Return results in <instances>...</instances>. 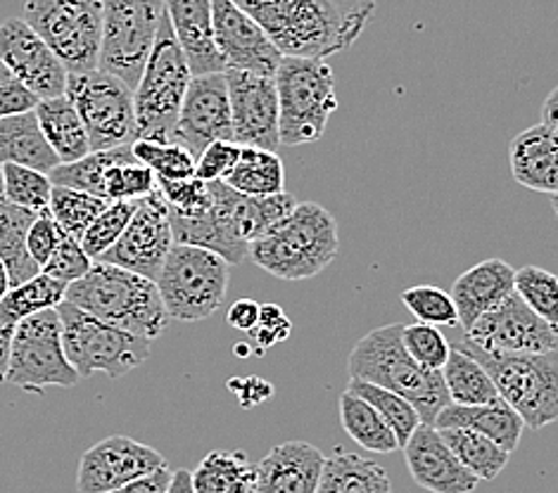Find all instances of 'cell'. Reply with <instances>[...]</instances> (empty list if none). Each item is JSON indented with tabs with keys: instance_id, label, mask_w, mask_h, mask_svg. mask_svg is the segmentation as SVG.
<instances>
[{
	"instance_id": "6da1fadb",
	"label": "cell",
	"mask_w": 558,
	"mask_h": 493,
	"mask_svg": "<svg viewBox=\"0 0 558 493\" xmlns=\"http://www.w3.org/2000/svg\"><path fill=\"white\" fill-rule=\"evenodd\" d=\"M283 58L326 60L350 50L376 12L378 0H233Z\"/></svg>"
},
{
	"instance_id": "7a4b0ae2",
	"label": "cell",
	"mask_w": 558,
	"mask_h": 493,
	"mask_svg": "<svg viewBox=\"0 0 558 493\" xmlns=\"http://www.w3.org/2000/svg\"><path fill=\"white\" fill-rule=\"evenodd\" d=\"M211 205L201 217H171L174 245H193L215 251L229 266L250 259V245L286 219L298 207L290 193L271 197H247L229 188L223 181L209 183Z\"/></svg>"
},
{
	"instance_id": "3957f363",
	"label": "cell",
	"mask_w": 558,
	"mask_h": 493,
	"mask_svg": "<svg viewBox=\"0 0 558 493\" xmlns=\"http://www.w3.org/2000/svg\"><path fill=\"white\" fill-rule=\"evenodd\" d=\"M402 323L371 330L354 344L348 358L350 378L383 386L416 408L423 424H435L449 406L442 370H428L409 356L402 342Z\"/></svg>"
},
{
	"instance_id": "277c9868",
	"label": "cell",
	"mask_w": 558,
	"mask_h": 493,
	"mask_svg": "<svg viewBox=\"0 0 558 493\" xmlns=\"http://www.w3.org/2000/svg\"><path fill=\"white\" fill-rule=\"evenodd\" d=\"M340 249L338 223L316 202H298L286 219L250 245V259L264 273L300 283L326 271Z\"/></svg>"
},
{
	"instance_id": "5b68a950",
	"label": "cell",
	"mask_w": 558,
	"mask_h": 493,
	"mask_svg": "<svg viewBox=\"0 0 558 493\" xmlns=\"http://www.w3.org/2000/svg\"><path fill=\"white\" fill-rule=\"evenodd\" d=\"M64 301L148 342H155L169 325V316L153 280L110 263H93L82 280L68 287Z\"/></svg>"
},
{
	"instance_id": "8992f818",
	"label": "cell",
	"mask_w": 558,
	"mask_h": 493,
	"mask_svg": "<svg viewBox=\"0 0 558 493\" xmlns=\"http://www.w3.org/2000/svg\"><path fill=\"white\" fill-rule=\"evenodd\" d=\"M274 82L281 145L300 148L322 140L330 116L338 110L333 66L318 58H283Z\"/></svg>"
},
{
	"instance_id": "52a82bcc",
	"label": "cell",
	"mask_w": 558,
	"mask_h": 493,
	"mask_svg": "<svg viewBox=\"0 0 558 493\" xmlns=\"http://www.w3.org/2000/svg\"><path fill=\"white\" fill-rule=\"evenodd\" d=\"M457 349L481 363L499 398L521 416L527 430H542L558 420V352L547 354H489L466 337Z\"/></svg>"
},
{
	"instance_id": "ba28073f",
	"label": "cell",
	"mask_w": 558,
	"mask_h": 493,
	"mask_svg": "<svg viewBox=\"0 0 558 493\" xmlns=\"http://www.w3.org/2000/svg\"><path fill=\"white\" fill-rule=\"evenodd\" d=\"M191 78L189 62H185L169 17L165 15L159 22L155 48L145 62L138 86L134 88L138 138L171 143V133L177 128Z\"/></svg>"
},
{
	"instance_id": "9c48e42d",
	"label": "cell",
	"mask_w": 558,
	"mask_h": 493,
	"mask_svg": "<svg viewBox=\"0 0 558 493\" xmlns=\"http://www.w3.org/2000/svg\"><path fill=\"white\" fill-rule=\"evenodd\" d=\"M229 263L219 255L193 245H174L159 271L155 287L165 304L169 321H205L229 292Z\"/></svg>"
},
{
	"instance_id": "30bf717a",
	"label": "cell",
	"mask_w": 558,
	"mask_h": 493,
	"mask_svg": "<svg viewBox=\"0 0 558 493\" xmlns=\"http://www.w3.org/2000/svg\"><path fill=\"white\" fill-rule=\"evenodd\" d=\"M58 313L64 354L78 378L105 372L110 380H119L150 358L153 342L134 335V332L105 323L100 318L76 309L70 301H62Z\"/></svg>"
},
{
	"instance_id": "8fae6325",
	"label": "cell",
	"mask_w": 558,
	"mask_h": 493,
	"mask_svg": "<svg viewBox=\"0 0 558 493\" xmlns=\"http://www.w3.org/2000/svg\"><path fill=\"white\" fill-rule=\"evenodd\" d=\"M22 20L44 38L70 74L98 70L102 0H26Z\"/></svg>"
},
{
	"instance_id": "7c38bea8",
	"label": "cell",
	"mask_w": 558,
	"mask_h": 493,
	"mask_svg": "<svg viewBox=\"0 0 558 493\" xmlns=\"http://www.w3.org/2000/svg\"><path fill=\"white\" fill-rule=\"evenodd\" d=\"M165 0H102L98 70L134 90L157 41Z\"/></svg>"
},
{
	"instance_id": "4fadbf2b",
	"label": "cell",
	"mask_w": 558,
	"mask_h": 493,
	"mask_svg": "<svg viewBox=\"0 0 558 493\" xmlns=\"http://www.w3.org/2000/svg\"><path fill=\"white\" fill-rule=\"evenodd\" d=\"M64 98L82 116L90 140V152L129 148L138 140L134 90L119 82L117 76L100 70L70 74Z\"/></svg>"
},
{
	"instance_id": "5bb4252c",
	"label": "cell",
	"mask_w": 558,
	"mask_h": 493,
	"mask_svg": "<svg viewBox=\"0 0 558 493\" xmlns=\"http://www.w3.org/2000/svg\"><path fill=\"white\" fill-rule=\"evenodd\" d=\"M78 380L82 378L64 354L58 309L41 311L15 325L5 382L29 394H41L46 386L70 390Z\"/></svg>"
},
{
	"instance_id": "9a60e30c",
	"label": "cell",
	"mask_w": 558,
	"mask_h": 493,
	"mask_svg": "<svg viewBox=\"0 0 558 493\" xmlns=\"http://www.w3.org/2000/svg\"><path fill=\"white\" fill-rule=\"evenodd\" d=\"M171 247H174V235H171L169 207L157 190L150 197L141 199L136 214L126 225L122 237L98 261L131 271L155 283Z\"/></svg>"
},
{
	"instance_id": "2e32d148",
	"label": "cell",
	"mask_w": 558,
	"mask_h": 493,
	"mask_svg": "<svg viewBox=\"0 0 558 493\" xmlns=\"http://www.w3.org/2000/svg\"><path fill=\"white\" fill-rule=\"evenodd\" d=\"M466 340L489 354H547L556 352L558 328L549 325L515 295H509L497 309L477 318Z\"/></svg>"
},
{
	"instance_id": "e0dca14e",
	"label": "cell",
	"mask_w": 558,
	"mask_h": 493,
	"mask_svg": "<svg viewBox=\"0 0 558 493\" xmlns=\"http://www.w3.org/2000/svg\"><path fill=\"white\" fill-rule=\"evenodd\" d=\"M165 468L167 460L157 448L114 434L90 446L78 460L76 489L78 493H110Z\"/></svg>"
},
{
	"instance_id": "ac0fdd59",
	"label": "cell",
	"mask_w": 558,
	"mask_h": 493,
	"mask_svg": "<svg viewBox=\"0 0 558 493\" xmlns=\"http://www.w3.org/2000/svg\"><path fill=\"white\" fill-rule=\"evenodd\" d=\"M0 60L38 100L62 98L70 72L22 17L0 22Z\"/></svg>"
},
{
	"instance_id": "d6986e66",
	"label": "cell",
	"mask_w": 558,
	"mask_h": 493,
	"mask_svg": "<svg viewBox=\"0 0 558 493\" xmlns=\"http://www.w3.org/2000/svg\"><path fill=\"white\" fill-rule=\"evenodd\" d=\"M217 140H233L226 76H193L189 90H185L177 128L171 133V143L181 145V148L197 159L205 152L207 145Z\"/></svg>"
},
{
	"instance_id": "ffe728a7",
	"label": "cell",
	"mask_w": 558,
	"mask_h": 493,
	"mask_svg": "<svg viewBox=\"0 0 558 493\" xmlns=\"http://www.w3.org/2000/svg\"><path fill=\"white\" fill-rule=\"evenodd\" d=\"M223 76L229 86L233 143L241 148L276 152L281 148V138H278V93L274 78L238 70H226Z\"/></svg>"
},
{
	"instance_id": "44dd1931",
	"label": "cell",
	"mask_w": 558,
	"mask_h": 493,
	"mask_svg": "<svg viewBox=\"0 0 558 493\" xmlns=\"http://www.w3.org/2000/svg\"><path fill=\"white\" fill-rule=\"evenodd\" d=\"M211 26H215V44L226 70L269 78L276 76L278 64L283 60L281 50L233 0H211Z\"/></svg>"
},
{
	"instance_id": "7402d4cb",
	"label": "cell",
	"mask_w": 558,
	"mask_h": 493,
	"mask_svg": "<svg viewBox=\"0 0 558 493\" xmlns=\"http://www.w3.org/2000/svg\"><path fill=\"white\" fill-rule=\"evenodd\" d=\"M414 482L430 493H473L481 479L473 477L430 424H421L402 448Z\"/></svg>"
},
{
	"instance_id": "603a6c76",
	"label": "cell",
	"mask_w": 558,
	"mask_h": 493,
	"mask_svg": "<svg viewBox=\"0 0 558 493\" xmlns=\"http://www.w3.org/2000/svg\"><path fill=\"white\" fill-rule=\"evenodd\" d=\"M326 456L310 442L274 446L257 463L255 493H316Z\"/></svg>"
},
{
	"instance_id": "cb8c5ba5",
	"label": "cell",
	"mask_w": 558,
	"mask_h": 493,
	"mask_svg": "<svg viewBox=\"0 0 558 493\" xmlns=\"http://www.w3.org/2000/svg\"><path fill=\"white\" fill-rule=\"evenodd\" d=\"M165 15L193 76L223 74L226 64L215 44L211 0H165Z\"/></svg>"
},
{
	"instance_id": "d4e9b609",
	"label": "cell",
	"mask_w": 558,
	"mask_h": 493,
	"mask_svg": "<svg viewBox=\"0 0 558 493\" xmlns=\"http://www.w3.org/2000/svg\"><path fill=\"white\" fill-rule=\"evenodd\" d=\"M515 292V269L504 259H485L473 269L461 273L451 287V299L457 304L459 323L471 330L477 318L497 306Z\"/></svg>"
},
{
	"instance_id": "484cf974",
	"label": "cell",
	"mask_w": 558,
	"mask_h": 493,
	"mask_svg": "<svg viewBox=\"0 0 558 493\" xmlns=\"http://www.w3.org/2000/svg\"><path fill=\"white\" fill-rule=\"evenodd\" d=\"M511 176L518 185L542 195L558 197V133L535 124L509 145Z\"/></svg>"
},
{
	"instance_id": "4316f807",
	"label": "cell",
	"mask_w": 558,
	"mask_h": 493,
	"mask_svg": "<svg viewBox=\"0 0 558 493\" xmlns=\"http://www.w3.org/2000/svg\"><path fill=\"white\" fill-rule=\"evenodd\" d=\"M433 428L435 430H449V428L471 430L492 439V442L501 446L504 451L513 453L518 444H521L525 424L509 404H504L501 398H497L495 404H487V406L449 404L447 408L440 410V416H437Z\"/></svg>"
},
{
	"instance_id": "83f0119b",
	"label": "cell",
	"mask_w": 558,
	"mask_h": 493,
	"mask_svg": "<svg viewBox=\"0 0 558 493\" xmlns=\"http://www.w3.org/2000/svg\"><path fill=\"white\" fill-rule=\"evenodd\" d=\"M17 164L50 176L60 167L58 155L48 145L36 110L0 119V167Z\"/></svg>"
},
{
	"instance_id": "f1b7e54d",
	"label": "cell",
	"mask_w": 558,
	"mask_h": 493,
	"mask_svg": "<svg viewBox=\"0 0 558 493\" xmlns=\"http://www.w3.org/2000/svg\"><path fill=\"white\" fill-rule=\"evenodd\" d=\"M36 116L48 145L58 155L60 164H72L90 155V140L82 116L76 114L74 104L68 98L62 96L41 100L36 108Z\"/></svg>"
},
{
	"instance_id": "f546056e",
	"label": "cell",
	"mask_w": 558,
	"mask_h": 493,
	"mask_svg": "<svg viewBox=\"0 0 558 493\" xmlns=\"http://www.w3.org/2000/svg\"><path fill=\"white\" fill-rule=\"evenodd\" d=\"M316 493H392V482L376 460L338 448L326 456Z\"/></svg>"
},
{
	"instance_id": "4dcf8cb0",
	"label": "cell",
	"mask_w": 558,
	"mask_h": 493,
	"mask_svg": "<svg viewBox=\"0 0 558 493\" xmlns=\"http://www.w3.org/2000/svg\"><path fill=\"white\" fill-rule=\"evenodd\" d=\"M38 214L29 209H22L12 205L10 199L0 197V261H3L10 287L22 285L26 280L36 278L41 273L29 249H26V237H29V229L34 225Z\"/></svg>"
},
{
	"instance_id": "1f68e13d",
	"label": "cell",
	"mask_w": 558,
	"mask_h": 493,
	"mask_svg": "<svg viewBox=\"0 0 558 493\" xmlns=\"http://www.w3.org/2000/svg\"><path fill=\"white\" fill-rule=\"evenodd\" d=\"M191 477L195 493H255L257 465L245 451H209Z\"/></svg>"
},
{
	"instance_id": "d6a6232c",
	"label": "cell",
	"mask_w": 558,
	"mask_h": 493,
	"mask_svg": "<svg viewBox=\"0 0 558 493\" xmlns=\"http://www.w3.org/2000/svg\"><path fill=\"white\" fill-rule=\"evenodd\" d=\"M223 183L247 197H271L286 193V167L276 152L243 148Z\"/></svg>"
},
{
	"instance_id": "836d02e7",
	"label": "cell",
	"mask_w": 558,
	"mask_h": 493,
	"mask_svg": "<svg viewBox=\"0 0 558 493\" xmlns=\"http://www.w3.org/2000/svg\"><path fill=\"white\" fill-rule=\"evenodd\" d=\"M449 404L454 406H487L495 404L499 392L489 372L466 352L451 346V354L442 368Z\"/></svg>"
},
{
	"instance_id": "e575fe53",
	"label": "cell",
	"mask_w": 558,
	"mask_h": 493,
	"mask_svg": "<svg viewBox=\"0 0 558 493\" xmlns=\"http://www.w3.org/2000/svg\"><path fill=\"white\" fill-rule=\"evenodd\" d=\"M64 299H68V285L38 273L26 283L10 287L8 295L0 299V325L15 330V325L26 318L58 309Z\"/></svg>"
},
{
	"instance_id": "d590c367",
	"label": "cell",
	"mask_w": 558,
	"mask_h": 493,
	"mask_svg": "<svg viewBox=\"0 0 558 493\" xmlns=\"http://www.w3.org/2000/svg\"><path fill=\"white\" fill-rule=\"evenodd\" d=\"M340 422L352 442L368 453L388 456V453L400 451V444H397V436L390 430V424L378 416L374 406L366 404L364 398H359L348 390L340 396Z\"/></svg>"
},
{
	"instance_id": "8d00e7d4",
	"label": "cell",
	"mask_w": 558,
	"mask_h": 493,
	"mask_svg": "<svg viewBox=\"0 0 558 493\" xmlns=\"http://www.w3.org/2000/svg\"><path fill=\"white\" fill-rule=\"evenodd\" d=\"M442 436V442L449 446V451L454 453L459 463L466 468L473 477L481 479V482H492L497 479L504 468L509 465L511 453L497 446L492 439L471 432V430H461V428H449V430H437Z\"/></svg>"
},
{
	"instance_id": "74e56055",
	"label": "cell",
	"mask_w": 558,
	"mask_h": 493,
	"mask_svg": "<svg viewBox=\"0 0 558 493\" xmlns=\"http://www.w3.org/2000/svg\"><path fill=\"white\" fill-rule=\"evenodd\" d=\"M348 392L356 394L359 398H364L366 404H371V406L376 408L378 416L390 424V430L395 432L397 444H400V448H404L409 444V439L414 436V432L423 424V420H421V416H418L414 406H411L409 402H404L402 396H397V394H392L388 390H383V386H376V384H368V382L350 378Z\"/></svg>"
},
{
	"instance_id": "f35d334b",
	"label": "cell",
	"mask_w": 558,
	"mask_h": 493,
	"mask_svg": "<svg viewBox=\"0 0 558 493\" xmlns=\"http://www.w3.org/2000/svg\"><path fill=\"white\" fill-rule=\"evenodd\" d=\"M108 205L110 199H102L82 190L62 188V185H52L48 214L56 219V223L64 233L82 239V235L90 229V223L108 209Z\"/></svg>"
},
{
	"instance_id": "ab89813d",
	"label": "cell",
	"mask_w": 558,
	"mask_h": 493,
	"mask_svg": "<svg viewBox=\"0 0 558 493\" xmlns=\"http://www.w3.org/2000/svg\"><path fill=\"white\" fill-rule=\"evenodd\" d=\"M131 145L129 148H117V150H105V152H90L88 157L78 159V162L72 164H60L56 171L50 173L52 185H62V188H72V190H82L88 195H96L105 199V188H102V178L105 171L114 167L122 159L131 157Z\"/></svg>"
},
{
	"instance_id": "60d3db41",
	"label": "cell",
	"mask_w": 558,
	"mask_h": 493,
	"mask_svg": "<svg viewBox=\"0 0 558 493\" xmlns=\"http://www.w3.org/2000/svg\"><path fill=\"white\" fill-rule=\"evenodd\" d=\"M131 152L143 167H148L157 181H185L195 176L197 159L177 143H157L138 138Z\"/></svg>"
},
{
	"instance_id": "b9f144b4",
	"label": "cell",
	"mask_w": 558,
	"mask_h": 493,
	"mask_svg": "<svg viewBox=\"0 0 558 493\" xmlns=\"http://www.w3.org/2000/svg\"><path fill=\"white\" fill-rule=\"evenodd\" d=\"M102 188L110 202H141L157 193V176L131 155L105 171Z\"/></svg>"
},
{
	"instance_id": "7bdbcfd3",
	"label": "cell",
	"mask_w": 558,
	"mask_h": 493,
	"mask_svg": "<svg viewBox=\"0 0 558 493\" xmlns=\"http://www.w3.org/2000/svg\"><path fill=\"white\" fill-rule=\"evenodd\" d=\"M3 171V197L10 199L12 205L22 209H29L34 214H44L50 207L52 195V181L41 171L5 164L0 167Z\"/></svg>"
},
{
	"instance_id": "ee69618b",
	"label": "cell",
	"mask_w": 558,
	"mask_h": 493,
	"mask_svg": "<svg viewBox=\"0 0 558 493\" xmlns=\"http://www.w3.org/2000/svg\"><path fill=\"white\" fill-rule=\"evenodd\" d=\"M515 295L549 325L558 328V275L539 269V266H523L515 271Z\"/></svg>"
},
{
	"instance_id": "f6af8a7d",
	"label": "cell",
	"mask_w": 558,
	"mask_h": 493,
	"mask_svg": "<svg viewBox=\"0 0 558 493\" xmlns=\"http://www.w3.org/2000/svg\"><path fill=\"white\" fill-rule=\"evenodd\" d=\"M407 309L416 316L418 323L433 328H457L459 311L449 292L435 285H414L402 292Z\"/></svg>"
},
{
	"instance_id": "bcb514c9",
	"label": "cell",
	"mask_w": 558,
	"mask_h": 493,
	"mask_svg": "<svg viewBox=\"0 0 558 493\" xmlns=\"http://www.w3.org/2000/svg\"><path fill=\"white\" fill-rule=\"evenodd\" d=\"M136 209L138 202H110L108 209L90 223V229L82 235L78 243H82L84 251L93 261H98L105 251L114 247L117 239L126 231L131 219H134Z\"/></svg>"
},
{
	"instance_id": "7dc6e473",
	"label": "cell",
	"mask_w": 558,
	"mask_h": 493,
	"mask_svg": "<svg viewBox=\"0 0 558 493\" xmlns=\"http://www.w3.org/2000/svg\"><path fill=\"white\" fill-rule=\"evenodd\" d=\"M402 342L404 349L414 361L428 370H442L447 358L451 354V344L442 335L440 328L425 325V323H414V325H404L402 330Z\"/></svg>"
},
{
	"instance_id": "c3c4849f",
	"label": "cell",
	"mask_w": 558,
	"mask_h": 493,
	"mask_svg": "<svg viewBox=\"0 0 558 493\" xmlns=\"http://www.w3.org/2000/svg\"><path fill=\"white\" fill-rule=\"evenodd\" d=\"M157 190L169 207V214L174 217H201L211 205L209 183L195 176L185 181H157Z\"/></svg>"
},
{
	"instance_id": "681fc988",
	"label": "cell",
	"mask_w": 558,
	"mask_h": 493,
	"mask_svg": "<svg viewBox=\"0 0 558 493\" xmlns=\"http://www.w3.org/2000/svg\"><path fill=\"white\" fill-rule=\"evenodd\" d=\"M93 263L96 261L86 255L82 243H78L76 237L64 233L62 243L56 249V255L50 257V261L44 266L41 273L48 278H56V280H60V283L70 287L72 283L82 280L93 269Z\"/></svg>"
},
{
	"instance_id": "f907efd6",
	"label": "cell",
	"mask_w": 558,
	"mask_h": 493,
	"mask_svg": "<svg viewBox=\"0 0 558 493\" xmlns=\"http://www.w3.org/2000/svg\"><path fill=\"white\" fill-rule=\"evenodd\" d=\"M290 332H292V323H290V318L286 316L281 306H278V304H262L259 323H257L255 330L247 332L252 354L262 356L264 352L271 349L274 344L290 337Z\"/></svg>"
},
{
	"instance_id": "816d5d0a",
	"label": "cell",
	"mask_w": 558,
	"mask_h": 493,
	"mask_svg": "<svg viewBox=\"0 0 558 493\" xmlns=\"http://www.w3.org/2000/svg\"><path fill=\"white\" fill-rule=\"evenodd\" d=\"M241 145L233 140H217L205 148V152L197 157L195 164V178H201L205 183H215L223 181L229 176L231 169L235 167L238 157H241Z\"/></svg>"
},
{
	"instance_id": "f5cc1de1",
	"label": "cell",
	"mask_w": 558,
	"mask_h": 493,
	"mask_svg": "<svg viewBox=\"0 0 558 493\" xmlns=\"http://www.w3.org/2000/svg\"><path fill=\"white\" fill-rule=\"evenodd\" d=\"M62 235H64V231L56 223V219L48 214V211L36 217L34 225L29 229V237H26V249H29L32 259L41 266V271H44V266L50 261V257L56 255L58 245L62 243Z\"/></svg>"
},
{
	"instance_id": "db71d44e",
	"label": "cell",
	"mask_w": 558,
	"mask_h": 493,
	"mask_svg": "<svg viewBox=\"0 0 558 493\" xmlns=\"http://www.w3.org/2000/svg\"><path fill=\"white\" fill-rule=\"evenodd\" d=\"M38 102L41 100H38L24 84L15 82V78L0 86V119L34 112L38 108Z\"/></svg>"
},
{
	"instance_id": "11a10c76",
	"label": "cell",
	"mask_w": 558,
	"mask_h": 493,
	"mask_svg": "<svg viewBox=\"0 0 558 493\" xmlns=\"http://www.w3.org/2000/svg\"><path fill=\"white\" fill-rule=\"evenodd\" d=\"M229 390L238 396L243 408L259 406L274 396V386L262 378H231Z\"/></svg>"
},
{
	"instance_id": "9f6ffc18",
	"label": "cell",
	"mask_w": 558,
	"mask_h": 493,
	"mask_svg": "<svg viewBox=\"0 0 558 493\" xmlns=\"http://www.w3.org/2000/svg\"><path fill=\"white\" fill-rule=\"evenodd\" d=\"M259 309L262 304L255 299H238L229 306V313H226V323L241 332H252L259 323Z\"/></svg>"
},
{
	"instance_id": "6f0895ef",
	"label": "cell",
	"mask_w": 558,
	"mask_h": 493,
	"mask_svg": "<svg viewBox=\"0 0 558 493\" xmlns=\"http://www.w3.org/2000/svg\"><path fill=\"white\" fill-rule=\"evenodd\" d=\"M169 479H171V470L165 468V470H157L143 479H136V482H131L122 489H114L110 493H167Z\"/></svg>"
},
{
	"instance_id": "680465c9",
	"label": "cell",
	"mask_w": 558,
	"mask_h": 493,
	"mask_svg": "<svg viewBox=\"0 0 558 493\" xmlns=\"http://www.w3.org/2000/svg\"><path fill=\"white\" fill-rule=\"evenodd\" d=\"M12 328L0 325V384L8 380V366H10V346H12Z\"/></svg>"
},
{
	"instance_id": "91938a15",
	"label": "cell",
	"mask_w": 558,
	"mask_h": 493,
	"mask_svg": "<svg viewBox=\"0 0 558 493\" xmlns=\"http://www.w3.org/2000/svg\"><path fill=\"white\" fill-rule=\"evenodd\" d=\"M542 124L558 133V86L549 93L547 100L542 104Z\"/></svg>"
},
{
	"instance_id": "94428289",
	"label": "cell",
	"mask_w": 558,
	"mask_h": 493,
	"mask_svg": "<svg viewBox=\"0 0 558 493\" xmlns=\"http://www.w3.org/2000/svg\"><path fill=\"white\" fill-rule=\"evenodd\" d=\"M167 493H195L191 472H189V470H177V472H171Z\"/></svg>"
},
{
	"instance_id": "6125c7cd",
	"label": "cell",
	"mask_w": 558,
	"mask_h": 493,
	"mask_svg": "<svg viewBox=\"0 0 558 493\" xmlns=\"http://www.w3.org/2000/svg\"><path fill=\"white\" fill-rule=\"evenodd\" d=\"M8 289H10V278H8V271H5L3 261H0V299L8 295Z\"/></svg>"
},
{
	"instance_id": "be15d7a7",
	"label": "cell",
	"mask_w": 558,
	"mask_h": 493,
	"mask_svg": "<svg viewBox=\"0 0 558 493\" xmlns=\"http://www.w3.org/2000/svg\"><path fill=\"white\" fill-rule=\"evenodd\" d=\"M8 82H12V74H10V70L5 66V62L0 60V86L8 84Z\"/></svg>"
},
{
	"instance_id": "e7e4bbea",
	"label": "cell",
	"mask_w": 558,
	"mask_h": 493,
	"mask_svg": "<svg viewBox=\"0 0 558 493\" xmlns=\"http://www.w3.org/2000/svg\"><path fill=\"white\" fill-rule=\"evenodd\" d=\"M554 217L558 221V197H554Z\"/></svg>"
},
{
	"instance_id": "03108f58",
	"label": "cell",
	"mask_w": 558,
	"mask_h": 493,
	"mask_svg": "<svg viewBox=\"0 0 558 493\" xmlns=\"http://www.w3.org/2000/svg\"><path fill=\"white\" fill-rule=\"evenodd\" d=\"M0 197H3V171H0Z\"/></svg>"
}]
</instances>
